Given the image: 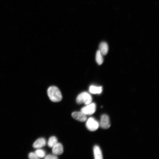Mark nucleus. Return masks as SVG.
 <instances>
[{"mask_svg": "<svg viewBox=\"0 0 159 159\" xmlns=\"http://www.w3.org/2000/svg\"><path fill=\"white\" fill-rule=\"evenodd\" d=\"M47 93L50 99L53 102H59L62 99L60 91L56 86L50 87L47 90Z\"/></svg>", "mask_w": 159, "mask_h": 159, "instance_id": "1", "label": "nucleus"}, {"mask_svg": "<svg viewBox=\"0 0 159 159\" xmlns=\"http://www.w3.org/2000/svg\"><path fill=\"white\" fill-rule=\"evenodd\" d=\"M92 100L91 95L87 92H83L79 94L76 98V102L79 104L84 103L88 105L90 103Z\"/></svg>", "mask_w": 159, "mask_h": 159, "instance_id": "2", "label": "nucleus"}, {"mask_svg": "<svg viewBox=\"0 0 159 159\" xmlns=\"http://www.w3.org/2000/svg\"><path fill=\"white\" fill-rule=\"evenodd\" d=\"M86 125L89 130L91 131H94L98 128L99 124L94 118L90 117L87 120Z\"/></svg>", "mask_w": 159, "mask_h": 159, "instance_id": "3", "label": "nucleus"}, {"mask_svg": "<svg viewBox=\"0 0 159 159\" xmlns=\"http://www.w3.org/2000/svg\"><path fill=\"white\" fill-rule=\"evenodd\" d=\"M82 108L81 111L86 115L93 114L96 110V105L94 103H90Z\"/></svg>", "mask_w": 159, "mask_h": 159, "instance_id": "4", "label": "nucleus"}, {"mask_svg": "<svg viewBox=\"0 0 159 159\" xmlns=\"http://www.w3.org/2000/svg\"><path fill=\"white\" fill-rule=\"evenodd\" d=\"M100 125L103 129H108L110 127V119L107 115L104 114L101 116Z\"/></svg>", "mask_w": 159, "mask_h": 159, "instance_id": "5", "label": "nucleus"}, {"mask_svg": "<svg viewBox=\"0 0 159 159\" xmlns=\"http://www.w3.org/2000/svg\"><path fill=\"white\" fill-rule=\"evenodd\" d=\"M72 116L74 118L80 122H83L87 120L86 115L81 111L73 112Z\"/></svg>", "mask_w": 159, "mask_h": 159, "instance_id": "6", "label": "nucleus"}, {"mask_svg": "<svg viewBox=\"0 0 159 159\" xmlns=\"http://www.w3.org/2000/svg\"><path fill=\"white\" fill-rule=\"evenodd\" d=\"M63 152V147L60 143H57L53 147L52 152L55 155H60Z\"/></svg>", "mask_w": 159, "mask_h": 159, "instance_id": "7", "label": "nucleus"}, {"mask_svg": "<svg viewBox=\"0 0 159 159\" xmlns=\"http://www.w3.org/2000/svg\"><path fill=\"white\" fill-rule=\"evenodd\" d=\"M46 144L45 140L43 138H40L37 139L33 144V147L34 148H38L45 146Z\"/></svg>", "mask_w": 159, "mask_h": 159, "instance_id": "8", "label": "nucleus"}, {"mask_svg": "<svg viewBox=\"0 0 159 159\" xmlns=\"http://www.w3.org/2000/svg\"><path fill=\"white\" fill-rule=\"evenodd\" d=\"M99 50L102 55H105L108 52V47L107 44L105 42H102L100 44Z\"/></svg>", "mask_w": 159, "mask_h": 159, "instance_id": "9", "label": "nucleus"}, {"mask_svg": "<svg viewBox=\"0 0 159 159\" xmlns=\"http://www.w3.org/2000/svg\"><path fill=\"white\" fill-rule=\"evenodd\" d=\"M93 151L95 159H102V152L98 146L95 145L94 147Z\"/></svg>", "mask_w": 159, "mask_h": 159, "instance_id": "10", "label": "nucleus"}, {"mask_svg": "<svg viewBox=\"0 0 159 159\" xmlns=\"http://www.w3.org/2000/svg\"><path fill=\"white\" fill-rule=\"evenodd\" d=\"M102 87H97L94 85H91L89 88V92L93 94H99L102 91Z\"/></svg>", "mask_w": 159, "mask_h": 159, "instance_id": "11", "label": "nucleus"}, {"mask_svg": "<svg viewBox=\"0 0 159 159\" xmlns=\"http://www.w3.org/2000/svg\"><path fill=\"white\" fill-rule=\"evenodd\" d=\"M96 60L99 65L101 64L103 62V59L102 54L99 50H97L96 53Z\"/></svg>", "mask_w": 159, "mask_h": 159, "instance_id": "12", "label": "nucleus"}, {"mask_svg": "<svg viewBox=\"0 0 159 159\" xmlns=\"http://www.w3.org/2000/svg\"><path fill=\"white\" fill-rule=\"evenodd\" d=\"M57 143V138L55 136H52L49 139L47 144L49 147L52 148Z\"/></svg>", "mask_w": 159, "mask_h": 159, "instance_id": "13", "label": "nucleus"}, {"mask_svg": "<svg viewBox=\"0 0 159 159\" xmlns=\"http://www.w3.org/2000/svg\"><path fill=\"white\" fill-rule=\"evenodd\" d=\"M35 153L39 158H44L45 155V151L42 149H38L36 150Z\"/></svg>", "mask_w": 159, "mask_h": 159, "instance_id": "14", "label": "nucleus"}, {"mask_svg": "<svg viewBox=\"0 0 159 159\" xmlns=\"http://www.w3.org/2000/svg\"><path fill=\"white\" fill-rule=\"evenodd\" d=\"M29 158L31 159H38L39 158L37 156L35 153H30L28 155Z\"/></svg>", "mask_w": 159, "mask_h": 159, "instance_id": "15", "label": "nucleus"}, {"mask_svg": "<svg viewBox=\"0 0 159 159\" xmlns=\"http://www.w3.org/2000/svg\"><path fill=\"white\" fill-rule=\"evenodd\" d=\"M58 158L57 156L54 155H48L45 157V159H57Z\"/></svg>", "mask_w": 159, "mask_h": 159, "instance_id": "16", "label": "nucleus"}]
</instances>
